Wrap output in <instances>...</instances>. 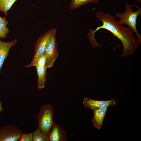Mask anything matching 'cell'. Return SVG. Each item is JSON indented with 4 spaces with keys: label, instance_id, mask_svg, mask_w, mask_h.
<instances>
[{
    "label": "cell",
    "instance_id": "obj_19",
    "mask_svg": "<svg viewBox=\"0 0 141 141\" xmlns=\"http://www.w3.org/2000/svg\"><path fill=\"white\" fill-rule=\"evenodd\" d=\"M138 1V2L139 3H140L141 2V0H137Z\"/></svg>",
    "mask_w": 141,
    "mask_h": 141
},
{
    "label": "cell",
    "instance_id": "obj_2",
    "mask_svg": "<svg viewBox=\"0 0 141 141\" xmlns=\"http://www.w3.org/2000/svg\"><path fill=\"white\" fill-rule=\"evenodd\" d=\"M125 11L123 13L115 14L116 16L120 20L118 21L120 24H125L131 29L136 33L137 37L136 41L138 43H141V36L137 30V19L138 15L141 16V8L137 5L127 4L125 5Z\"/></svg>",
    "mask_w": 141,
    "mask_h": 141
},
{
    "label": "cell",
    "instance_id": "obj_15",
    "mask_svg": "<svg viewBox=\"0 0 141 141\" xmlns=\"http://www.w3.org/2000/svg\"><path fill=\"white\" fill-rule=\"evenodd\" d=\"M98 0H71L69 4L71 9L77 8L90 2L98 3Z\"/></svg>",
    "mask_w": 141,
    "mask_h": 141
},
{
    "label": "cell",
    "instance_id": "obj_6",
    "mask_svg": "<svg viewBox=\"0 0 141 141\" xmlns=\"http://www.w3.org/2000/svg\"><path fill=\"white\" fill-rule=\"evenodd\" d=\"M56 34L52 36L49 40L45 53L47 56L45 67L46 69L52 67L58 55V48L56 39Z\"/></svg>",
    "mask_w": 141,
    "mask_h": 141
},
{
    "label": "cell",
    "instance_id": "obj_8",
    "mask_svg": "<svg viewBox=\"0 0 141 141\" xmlns=\"http://www.w3.org/2000/svg\"><path fill=\"white\" fill-rule=\"evenodd\" d=\"M49 141H65L67 138L62 126L54 122L49 134Z\"/></svg>",
    "mask_w": 141,
    "mask_h": 141
},
{
    "label": "cell",
    "instance_id": "obj_18",
    "mask_svg": "<svg viewBox=\"0 0 141 141\" xmlns=\"http://www.w3.org/2000/svg\"><path fill=\"white\" fill-rule=\"evenodd\" d=\"M3 110V108L1 102H0V112L2 111Z\"/></svg>",
    "mask_w": 141,
    "mask_h": 141
},
{
    "label": "cell",
    "instance_id": "obj_5",
    "mask_svg": "<svg viewBox=\"0 0 141 141\" xmlns=\"http://www.w3.org/2000/svg\"><path fill=\"white\" fill-rule=\"evenodd\" d=\"M22 133L21 129L10 125L0 127V141L19 140Z\"/></svg>",
    "mask_w": 141,
    "mask_h": 141
},
{
    "label": "cell",
    "instance_id": "obj_17",
    "mask_svg": "<svg viewBox=\"0 0 141 141\" xmlns=\"http://www.w3.org/2000/svg\"><path fill=\"white\" fill-rule=\"evenodd\" d=\"M33 140V134L23 133L21 134L19 141H32Z\"/></svg>",
    "mask_w": 141,
    "mask_h": 141
},
{
    "label": "cell",
    "instance_id": "obj_1",
    "mask_svg": "<svg viewBox=\"0 0 141 141\" xmlns=\"http://www.w3.org/2000/svg\"><path fill=\"white\" fill-rule=\"evenodd\" d=\"M96 16L98 20L102 22V25L97 27L91 33V35L89 37L91 40H95L94 34L96 31L101 29H104L110 31L121 42L123 46L121 57L133 53L139 48V44L135 39L133 31L119 24L110 13H104L99 11L96 12Z\"/></svg>",
    "mask_w": 141,
    "mask_h": 141
},
{
    "label": "cell",
    "instance_id": "obj_9",
    "mask_svg": "<svg viewBox=\"0 0 141 141\" xmlns=\"http://www.w3.org/2000/svg\"><path fill=\"white\" fill-rule=\"evenodd\" d=\"M16 39L8 42L2 41L0 39V73L5 60L7 58L10 49L17 43Z\"/></svg>",
    "mask_w": 141,
    "mask_h": 141
},
{
    "label": "cell",
    "instance_id": "obj_13",
    "mask_svg": "<svg viewBox=\"0 0 141 141\" xmlns=\"http://www.w3.org/2000/svg\"><path fill=\"white\" fill-rule=\"evenodd\" d=\"M17 0H0V11L3 13L5 16H8V11Z\"/></svg>",
    "mask_w": 141,
    "mask_h": 141
},
{
    "label": "cell",
    "instance_id": "obj_10",
    "mask_svg": "<svg viewBox=\"0 0 141 141\" xmlns=\"http://www.w3.org/2000/svg\"><path fill=\"white\" fill-rule=\"evenodd\" d=\"M108 107H107L93 111L94 115L92 122L96 128L100 129L101 128Z\"/></svg>",
    "mask_w": 141,
    "mask_h": 141
},
{
    "label": "cell",
    "instance_id": "obj_7",
    "mask_svg": "<svg viewBox=\"0 0 141 141\" xmlns=\"http://www.w3.org/2000/svg\"><path fill=\"white\" fill-rule=\"evenodd\" d=\"M116 102L114 99L107 101H97L89 98H85L83 103L85 107L93 111L98 110L110 105H113Z\"/></svg>",
    "mask_w": 141,
    "mask_h": 141
},
{
    "label": "cell",
    "instance_id": "obj_14",
    "mask_svg": "<svg viewBox=\"0 0 141 141\" xmlns=\"http://www.w3.org/2000/svg\"><path fill=\"white\" fill-rule=\"evenodd\" d=\"M32 134L33 141H49V135L43 133L39 127Z\"/></svg>",
    "mask_w": 141,
    "mask_h": 141
},
{
    "label": "cell",
    "instance_id": "obj_12",
    "mask_svg": "<svg viewBox=\"0 0 141 141\" xmlns=\"http://www.w3.org/2000/svg\"><path fill=\"white\" fill-rule=\"evenodd\" d=\"M8 24L5 16L3 17L0 16V38L4 39L7 37L9 32V30L7 27Z\"/></svg>",
    "mask_w": 141,
    "mask_h": 141
},
{
    "label": "cell",
    "instance_id": "obj_3",
    "mask_svg": "<svg viewBox=\"0 0 141 141\" xmlns=\"http://www.w3.org/2000/svg\"><path fill=\"white\" fill-rule=\"evenodd\" d=\"M54 107L49 104L42 106L37 118L39 127L45 134L49 135L54 123L53 120Z\"/></svg>",
    "mask_w": 141,
    "mask_h": 141
},
{
    "label": "cell",
    "instance_id": "obj_11",
    "mask_svg": "<svg viewBox=\"0 0 141 141\" xmlns=\"http://www.w3.org/2000/svg\"><path fill=\"white\" fill-rule=\"evenodd\" d=\"M36 73L38 75L37 87L39 89L44 88L46 83V68L37 64L36 66Z\"/></svg>",
    "mask_w": 141,
    "mask_h": 141
},
{
    "label": "cell",
    "instance_id": "obj_16",
    "mask_svg": "<svg viewBox=\"0 0 141 141\" xmlns=\"http://www.w3.org/2000/svg\"><path fill=\"white\" fill-rule=\"evenodd\" d=\"M46 60L47 56L45 52L38 57L37 61L36 64L43 67H45Z\"/></svg>",
    "mask_w": 141,
    "mask_h": 141
},
{
    "label": "cell",
    "instance_id": "obj_4",
    "mask_svg": "<svg viewBox=\"0 0 141 141\" xmlns=\"http://www.w3.org/2000/svg\"><path fill=\"white\" fill-rule=\"evenodd\" d=\"M56 29L53 28L48 30L38 37L34 45V53L32 60L30 64L25 66V67H36L38 58L45 52L49 40L52 36L56 34Z\"/></svg>",
    "mask_w": 141,
    "mask_h": 141
}]
</instances>
